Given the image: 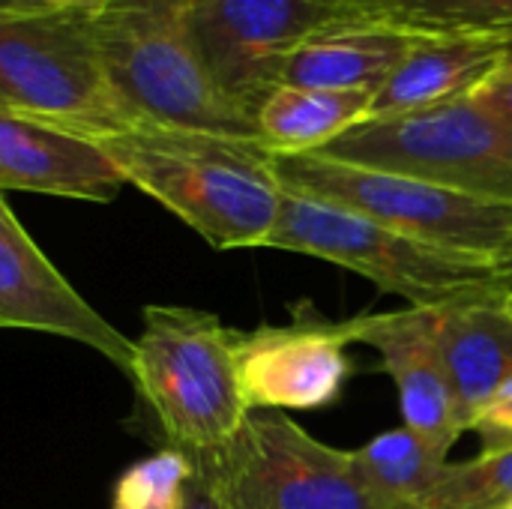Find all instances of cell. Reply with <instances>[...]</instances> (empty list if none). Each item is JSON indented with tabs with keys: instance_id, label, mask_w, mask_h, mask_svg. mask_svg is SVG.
<instances>
[{
	"instance_id": "obj_18",
	"label": "cell",
	"mask_w": 512,
	"mask_h": 509,
	"mask_svg": "<svg viewBox=\"0 0 512 509\" xmlns=\"http://www.w3.org/2000/svg\"><path fill=\"white\" fill-rule=\"evenodd\" d=\"M363 483L390 509H417L438 486L450 459L429 447L420 435L399 426L360 450H351Z\"/></svg>"
},
{
	"instance_id": "obj_16",
	"label": "cell",
	"mask_w": 512,
	"mask_h": 509,
	"mask_svg": "<svg viewBox=\"0 0 512 509\" xmlns=\"http://www.w3.org/2000/svg\"><path fill=\"white\" fill-rule=\"evenodd\" d=\"M420 36L393 27H342L297 45L279 69V84L372 93L393 75Z\"/></svg>"
},
{
	"instance_id": "obj_26",
	"label": "cell",
	"mask_w": 512,
	"mask_h": 509,
	"mask_svg": "<svg viewBox=\"0 0 512 509\" xmlns=\"http://www.w3.org/2000/svg\"><path fill=\"white\" fill-rule=\"evenodd\" d=\"M24 12H30V9L21 6L18 0H0V18L3 15H24Z\"/></svg>"
},
{
	"instance_id": "obj_13",
	"label": "cell",
	"mask_w": 512,
	"mask_h": 509,
	"mask_svg": "<svg viewBox=\"0 0 512 509\" xmlns=\"http://www.w3.org/2000/svg\"><path fill=\"white\" fill-rule=\"evenodd\" d=\"M123 174L87 138L0 108V189L111 201Z\"/></svg>"
},
{
	"instance_id": "obj_22",
	"label": "cell",
	"mask_w": 512,
	"mask_h": 509,
	"mask_svg": "<svg viewBox=\"0 0 512 509\" xmlns=\"http://www.w3.org/2000/svg\"><path fill=\"white\" fill-rule=\"evenodd\" d=\"M471 432L480 435L483 453H498L512 447V378L477 411Z\"/></svg>"
},
{
	"instance_id": "obj_14",
	"label": "cell",
	"mask_w": 512,
	"mask_h": 509,
	"mask_svg": "<svg viewBox=\"0 0 512 509\" xmlns=\"http://www.w3.org/2000/svg\"><path fill=\"white\" fill-rule=\"evenodd\" d=\"M510 60L512 33L420 36L375 90L369 117H393L468 99Z\"/></svg>"
},
{
	"instance_id": "obj_2",
	"label": "cell",
	"mask_w": 512,
	"mask_h": 509,
	"mask_svg": "<svg viewBox=\"0 0 512 509\" xmlns=\"http://www.w3.org/2000/svg\"><path fill=\"white\" fill-rule=\"evenodd\" d=\"M237 330L192 306H147L132 339L129 378L153 411L165 447L189 462H216L249 420L240 390Z\"/></svg>"
},
{
	"instance_id": "obj_9",
	"label": "cell",
	"mask_w": 512,
	"mask_h": 509,
	"mask_svg": "<svg viewBox=\"0 0 512 509\" xmlns=\"http://www.w3.org/2000/svg\"><path fill=\"white\" fill-rule=\"evenodd\" d=\"M231 509H390L351 450L330 447L282 411H255L216 462Z\"/></svg>"
},
{
	"instance_id": "obj_24",
	"label": "cell",
	"mask_w": 512,
	"mask_h": 509,
	"mask_svg": "<svg viewBox=\"0 0 512 509\" xmlns=\"http://www.w3.org/2000/svg\"><path fill=\"white\" fill-rule=\"evenodd\" d=\"M30 12H51V15H90L102 9L108 0H18Z\"/></svg>"
},
{
	"instance_id": "obj_25",
	"label": "cell",
	"mask_w": 512,
	"mask_h": 509,
	"mask_svg": "<svg viewBox=\"0 0 512 509\" xmlns=\"http://www.w3.org/2000/svg\"><path fill=\"white\" fill-rule=\"evenodd\" d=\"M498 273H501V282H504L507 294H512V249L498 261Z\"/></svg>"
},
{
	"instance_id": "obj_4",
	"label": "cell",
	"mask_w": 512,
	"mask_h": 509,
	"mask_svg": "<svg viewBox=\"0 0 512 509\" xmlns=\"http://www.w3.org/2000/svg\"><path fill=\"white\" fill-rule=\"evenodd\" d=\"M264 246L345 267L411 309L444 312L507 297L495 261L399 234L360 213L288 189H282L279 216Z\"/></svg>"
},
{
	"instance_id": "obj_12",
	"label": "cell",
	"mask_w": 512,
	"mask_h": 509,
	"mask_svg": "<svg viewBox=\"0 0 512 509\" xmlns=\"http://www.w3.org/2000/svg\"><path fill=\"white\" fill-rule=\"evenodd\" d=\"M3 327L39 330L81 342L120 372H132V339L108 324L60 276L0 198V330Z\"/></svg>"
},
{
	"instance_id": "obj_7",
	"label": "cell",
	"mask_w": 512,
	"mask_h": 509,
	"mask_svg": "<svg viewBox=\"0 0 512 509\" xmlns=\"http://www.w3.org/2000/svg\"><path fill=\"white\" fill-rule=\"evenodd\" d=\"M318 153L512 204V129L471 96L408 114L369 117Z\"/></svg>"
},
{
	"instance_id": "obj_1",
	"label": "cell",
	"mask_w": 512,
	"mask_h": 509,
	"mask_svg": "<svg viewBox=\"0 0 512 509\" xmlns=\"http://www.w3.org/2000/svg\"><path fill=\"white\" fill-rule=\"evenodd\" d=\"M90 141L126 183L171 210L213 249L267 243L282 186L273 174V153L261 141L156 123Z\"/></svg>"
},
{
	"instance_id": "obj_23",
	"label": "cell",
	"mask_w": 512,
	"mask_h": 509,
	"mask_svg": "<svg viewBox=\"0 0 512 509\" xmlns=\"http://www.w3.org/2000/svg\"><path fill=\"white\" fill-rule=\"evenodd\" d=\"M471 99L512 129V60L507 66H501Z\"/></svg>"
},
{
	"instance_id": "obj_27",
	"label": "cell",
	"mask_w": 512,
	"mask_h": 509,
	"mask_svg": "<svg viewBox=\"0 0 512 509\" xmlns=\"http://www.w3.org/2000/svg\"><path fill=\"white\" fill-rule=\"evenodd\" d=\"M507 309H510V315H512V294H507Z\"/></svg>"
},
{
	"instance_id": "obj_11",
	"label": "cell",
	"mask_w": 512,
	"mask_h": 509,
	"mask_svg": "<svg viewBox=\"0 0 512 509\" xmlns=\"http://www.w3.org/2000/svg\"><path fill=\"white\" fill-rule=\"evenodd\" d=\"M339 327L348 345H366L378 354L381 369L399 390L402 426L450 456L456 441L468 432V423L441 360L438 312L405 306L396 312L354 315L339 321Z\"/></svg>"
},
{
	"instance_id": "obj_21",
	"label": "cell",
	"mask_w": 512,
	"mask_h": 509,
	"mask_svg": "<svg viewBox=\"0 0 512 509\" xmlns=\"http://www.w3.org/2000/svg\"><path fill=\"white\" fill-rule=\"evenodd\" d=\"M189 480L192 462L165 447L120 474L111 509H183Z\"/></svg>"
},
{
	"instance_id": "obj_8",
	"label": "cell",
	"mask_w": 512,
	"mask_h": 509,
	"mask_svg": "<svg viewBox=\"0 0 512 509\" xmlns=\"http://www.w3.org/2000/svg\"><path fill=\"white\" fill-rule=\"evenodd\" d=\"M186 21L213 81L252 120L297 45L342 27H387L366 0H186Z\"/></svg>"
},
{
	"instance_id": "obj_20",
	"label": "cell",
	"mask_w": 512,
	"mask_h": 509,
	"mask_svg": "<svg viewBox=\"0 0 512 509\" xmlns=\"http://www.w3.org/2000/svg\"><path fill=\"white\" fill-rule=\"evenodd\" d=\"M417 509H512V447L450 462Z\"/></svg>"
},
{
	"instance_id": "obj_6",
	"label": "cell",
	"mask_w": 512,
	"mask_h": 509,
	"mask_svg": "<svg viewBox=\"0 0 512 509\" xmlns=\"http://www.w3.org/2000/svg\"><path fill=\"white\" fill-rule=\"evenodd\" d=\"M0 108L87 141L147 126L111 84L81 15L0 18Z\"/></svg>"
},
{
	"instance_id": "obj_17",
	"label": "cell",
	"mask_w": 512,
	"mask_h": 509,
	"mask_svg": "<svg viewBox=\"0 0 512 509\" xmlns=\"http://www.w3.org/2000/svg\"><path fill=\"white\" fill-rule=\"evenodd\" d=\"M372 114V93L279 84L258 108V138L273 153H318Z\"/></svg>"
},
{
	"instance_id": "obj_5",
	"label": "cell",
	"mask_w": 512,
	"mask_h": 509,
	"mask_svg": "<svg viewBox=\"0 0 512 509\" xmlns=\"http://www.w3.org/2000/svg\"><path fill=\"white\" fill-rule=\"evenodd\" d=\"M273 174L288 192L345 207L453 252L498 264L512 249V204L471 198L411 174L324 153H273Z\"/></svg>"
},
{
	"instance_id": "obj_3",
	"label": "cell",
	"mask_w": 512,
	"mask_h": 509,
	"mask_svg": "<svg viewBox=\"0 0 512 509\" xmlns=\"http://www.w3.org/2000/svg\"><path fill=\"white\" fill-rule=\"evenodd\" d=\"M81 21L111 84L147 123L261 141L204 66L186 0H108Z\"/></svg>"
},
{
	"instance_id": "obj_10",
	"label": "cell",
	"mask_w": 512,
	"mask_h": 509,
	"mask_svg": "<svg viewBox=\"0 0 512 509\" xmlns=\"http://www.w3.org/2000/svg\"><path fill=\"white\" fill-rule=\"evenodd\" d=\"M348 339L339 321L309 303L288 324H261L234 336L240 390L249 411H318L333 405L351 372Z\"/></svg>"
},
{
	"instance_id": "obj_19",
	"label": "cell",
	"mask_w": 512,
	"mask_h": 509,
	"mask_svg": "<svg viewBox=\"0 0 512 509\" xmlns=\"http://www.w3.org/2000/svg\"><path fill=\"white\" fill-rule=\"evenodd\" d=\"M387 27L414 36L512 33V0H366Z\"/></svg>"
},
{
	"instance_id": "obj_15",
	"label": "cell",
	"mask_w": 512,
	"mask_h": 509,
	"mask_svg": "<svg viewBox=\"0 0 512 509\" xmlns=\"http://www.w3.org/2000/svg\"><path fill=\"white\" fill-rule=\"evenodd\" d=\"M438 348L468 423L512 378V315L507 297L438 312Z\"/></svg>"
}]
</instances>
